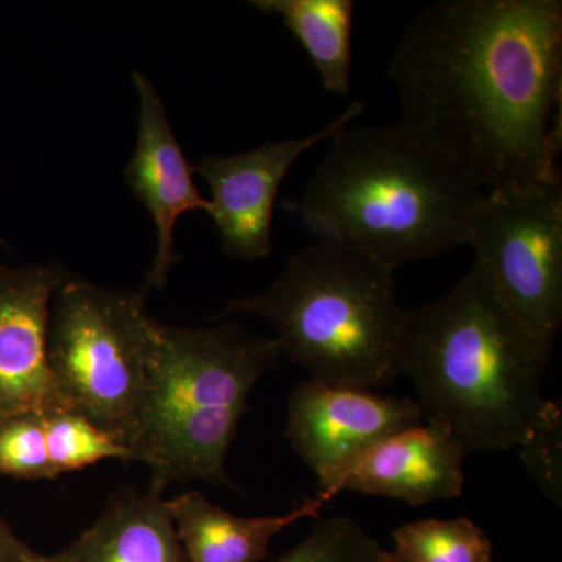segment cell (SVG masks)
<instances>
[{"mask_svg": "<svg viewBox=\"0 0 562 562\" xmlns=\"http://www.w3.org/2000/svg\"><path fill=\"white\" fill-rule=\"evenodd\" d=\"M262 13L279 16L303 50L308 54L325 91L350 94L351 0H254Z\"/></svg>", "mask_w": 562, "mask_h": 562, "instance_id": "obj_15", "label": "cell"}, {"mask_svg": "<svg viewBox=\"0 0 562 562\" xmlns=\"http://www.w3.org/2000/svg\"><path fill=\"white\" fill-rule=\"evenodd\" d=\"M46 412L0 422V473L21 480L57 479L47 447Z\"/></svg>", "mask_w": 562, "mask_h": 562, "instance_id": "obj_19", "label": "cell"}, {"mask_svg": "<svg viewBox=\"0 0 562 562\" xmlns=\"http://www.w3.org/2000/svg\"><path fill=\"white\" fill-rule=\"evenodd\" d=\"M0 562H43V554L35 552L0 516Z\"/></svg>", "mask_w": 562, "mask_h": 562, "instance_id": "obj_21", "label": "cell"}, {"mask_svg": "<svg viewBox=\"0 0 562 562\" xmlns=\"http://www.w3.org/2000/svg\"><path fill=\"white\" fill-rule=\"evenodd\" d=\"M362 113L364 105L355 101L341 116L305 138L268 140L243 154L199 161L194 172L209 183L210 216L228 257L260 260L272 254L273 205L284 177L305 151L330 140Z\"/></svg>", "mask_w": 562, "mask_h": 562, "instance_id": "obj_8", "label": "cell"}, {"mask_svg": "<svg viewBox=\"0 0 562 562\" xmlns=\"http://www.w3.org/2000/svg\"><path fill=\"white\" fill-rule=\"evenodd\" d=\"M386 550L357 520L327 517L277 562H386Z\"/></svg>", "mask_w": 562, "mask_h": 562, "instance_id": "obj_18", "label": "cell"}, {"mask_svg": "<svg viewBox=\"0 0 562 562\" xmlns=\"http://www.w3.org/2000/svg\"><path fill=\"white\" fill-rule=\"evenodd\" d=\"M554 341L532 330L472 266L438 301L406 310L398 371L428 424L468 453L520 449L550 402L542 383Z\"/></svg>", "mask_w": 562, "mask_h": 562, "instance_id": "obj_2", "label": "cell"}, {"mask_svg": "<svg viewBox=\"0 0 562 562\" xmlns=\"http://www.w3.org/2000/svg\"><path fill=\"white\" fill-rule=\"evenodd\" d=\"M139 98L138 140L125 179L133 194L149 211L157 228L155 261L143 291L161 290L169 271L180 261L173 247V228L188 211L211 213L209 199L195 187L191 168L168 120L165 103L144 74L133 72Z\"/></svg>", "mask_w": 562, "mask_h": 562, "instance_id": "obj_11", "label": "cell"}, {"mask_svg": "<svg viewBox=\"0 0 562 562\" xmlns=\"http://www.w3.org/2000/svg\"><path fill=\"white\" fill-rule=\"evenodd\" d=\"M43 562H187L166 498L124 487L111 495L98 519Z\"/></svg>", "mask_w": 562, "mask_h": 562, "instance_id": "obj_13", "label": "cell"}, {"mask_svg": "<svg viewBox=\"0 0 562 562\" xmlns=\"http://www.w3.org/2000/svg\"><path fill=\"white\" fill-rule=\"evenodd\" d=\"M47 447L55 476L106 460L128 461L120 439L72 409H47Z\"/></svg>", "mask_w": 562, "mask_h": 562, "instance_id": "obj_17", "label": "cell"}, {"mask_svg": "<svg viewBox=\"0 0 562 562\" xmlns=\"http://www.w3.org/2000/svg\"><path fill=\"white\" fill-rule=\"evenodd\" d=\"M330 502L324 495L305 498L279 516H236L190 491L166 501L187 562H260L272 539L305 519H317Z\"/></svg>", "mask_w": 562, "mask_h": 562, "instance_id": "obj_14", "label": "cell"}, {"mask_svg": "<svg viewBox=\"0 0 562 562\" xmlns=\"http://www.w3.org/2000/svg\"><path fill=\"white\" fill-rule=\"evenodd\" d=\"M468 450L441 425L417 424L394 432L344 468L327 490L331 501L339 492L394 498L408 505L460 497L464 487Z\"/></svg>", "mask_w": 562, "mask_h": 562, "instance_id": "obj_12", "label": "cell"}, {"mask_svg": "<svg viewBox=\"0 0 562 562\" xmlns=\"http://www.w3.org/2000/svg\"><path fill=\"white\" fill-rule=\"evenodd\" d=\"M401 124L484 192L561 181V0H441L387 68Z\"/></svg>", "mask_w": 562, "mask_h": 562, "instance_id": "obj_1", "label": "cell"}, {"mask_svg": "<svg viewBox=\"0 0 562 562\" xmlns=\"http://www.w3.org/2000/svg\"><path fill=\"white\" fill-rule=\"evenodd\" d=\"M301 202L319 241L341 244L392 271L468 246L484 191L401 122L344 128Z\"/></svg>", "mask_w": 562, "mask_h": 562, "instance_id": "obj_3", "label": "cell"}, {"mask_svg": "<svg viewBox=\"0 0 562 562\" xmlns=\"http://www.w3.org/2000/svg\"><path fill=\"white\" fill-rule=\"evenodd\" d=\"M468 246L473 265L528 325L557 341L562 322V183L484 192Z\"/></svg>", "mask_w": 562, "mask_h": 562, "instance_id": "obj_7", "label": "cell"}, {"mask_svg": "<svg viewBox=\"0 0 562 562\" xmlns=\"http://www.w3.org/2000/svg\"><path fill=\"white\" fill-rule=\"evenodd\" d=\"M149 384L125 450L150 472L147 490L232 486L225 460L251 390L283 358L273 338L238 324L206 330L147 325Z\"/></svg>", "mask_w": 562, "mask_h": 562, "instance_id": "obj_4", "label": "cell"}, {"mask_svg": "<svg viewBox=\"0 0 562 562\" xmlns=\"http://www.w3.org/2000/svg\"><path fill=\"white\" fill-rule=\"evenodd\" d=\"M422 422L414 398L306 380L291 392L286 438L316 475L319 494L366 450Z\"/></svg>", "mask_w": 562, "mask_h": 562, "instance_id": "obj_9", "label": "cell"}, {"mask_svg": "<svg viewBox=\"0 0 562 562\" xmlns=\"http://www.w3.org/2000/svg\"><path fill=\"white\" fill-rule=\"evenodd\" d=\"M63 277L57 265L0 268V422L65 408L47 362L50 299Z\"/></svg>", "mask_w": 562, "mask_h": 562, "instance_id": "obj_10", "label": "cell"}, {"mask_svg": "<svg viewBox=\"0 0 562 562\" xmlns=\"http://www.w3.org/2000/svg\"><path fill=\"white\" fill-rule=\"evenodd\" d=\"M146 292L63 277L47 322V362L66 409L125 447L149 384Z\"/></svg>", "mask_w": 562, "mask_h": 562, "instance_id": "obj_6", "label": "cell"}, {"mask_svg": "<svg viewBox=\"0 0 562 562\" xmlns=\"http://www.w3.org/2000/svg\"><path fill=\"white\" fill-rule=\"evenodd\" d=\"M394 550L386 562H492L490 536L469 517L425 519L392 532Z\"/></svg>", "mask_w": 562, "mask_h": 562, "instance_id": "obj_16", "label": "cell"}, {"mask_svg": "<svg viewBox=\"0 0 562 562\" xmlns=\"http://www.w3.org/2000/svg\"><path fill=\"white\" fill-rule=\"evenodd\" d=\"M405 312L395 271L361 251L319 241L292 255L279 279L228 302L220 317L260 316L276 328L281 355L314 382L375 391L401 376Z\"/></svg>", "mask_w": 562, "mask_h": 562, "instance_id": "obj_5", "label": "cell"}, {"mask_svg": "<svg viewBox=\"0 0 562 562\" xmlns=\"http://www.w3.org/2000/svg\"><path fill=\"white\" fill-rule=\"evenodd\" d=\"M562 416L558 403L550 402L542 419L528 441L520 447L525 468L547 497L561 506V436Z\"/></svg>", "mask_w": 562, "mask_h": 562, "instance_id": "obj_20", "label": "cell"}]
</instances>
